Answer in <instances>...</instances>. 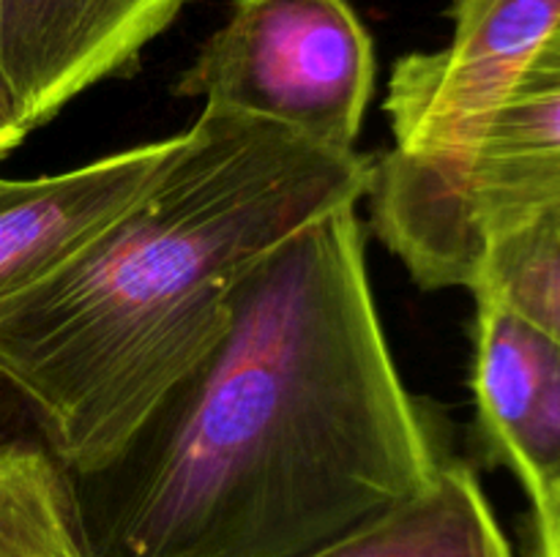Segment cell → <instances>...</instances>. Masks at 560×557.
Returning a JSON list of instances; mask_svg holds the SVG:
<instances>
[{
    "label": "cell",
    "mask_w": 560,
    "mask_h": 557,
    "mask_svg": "<svg viewBox=\"0 0 560 557\" xmlns=\"http://www.w3.org/2000/svg\"><path fill=\"white\" fill-rule=\"evenodd\" d=\"M441 49L397 60L386 115L402 156L459 151L528 60L560 31V0H457Z\"/></svg>",
    "instance_id": "cell-5"
},
{
    "label": "cell",
    "mask_w": 560,
    "mask_h": 557,
    "mask_svg": "<svg viewBox=\"0 0 560 557\" xmlns=\"http://www.w3.org/2000/svg\"><path fill=\"white\" fill-rule=\"evenodd\" d=\"M178 134L33 180L0 178V311L74 260L159 178Z\"/></svg>",
    "instance_id": "cell-7"
},
{
    "label": "cell",
    "mask_w": 560,
    "mask_h": 557,
    "mask_svg": "<svg viewBox=\"0 0 560 557\" xmlns=\"http://www.w3.org/2000/svg\"><path fill=\"white\" fill-rule=\"evenodd\" d=\"M25 424H33L31 413L22 404V399L0 380V451L11 446H20V442H33L25 435ZM36 426V424H33Z\"/></svg>",
    "instance_id": "cell-12"
},
{
    "label": "cell",
    "mask_w": 560,
    "mask_h": 557,
    "mask_svg": "<svg viewBox=\"0 0 560 557\" xmlns=\"http://www.w3.org/2000/svg\"><path fill=\"white\" fill-rule=\"evenodd\" d=\"M375 91L370 31L348 0H235L178 96L353 151Z\"/></svg>",
    "instance_id": "cell-4"
},
{
    "label": "cell",
    "mask_w": 560,
    "mask_h": 557,
    "mask_svg": "<svg viewBox=\"0 0 560 557\" xmlns=\"http://www.w3.org/2000/svg\"><path fill=\"white\" fill-rule=\"evenodd\" d=\"M375 158L202 107L159 178L74 260L0 311V380L66 475L102 467L208 353L246 273L359 208Z\"/></svg>",
    "instance_id": "cell-2"
},
{
    "label": "cell",
    "mask_w": 560,
    "mask_h": 557,
    "mask_svg": "<svg viewBox=\"0 0 560 557\" xmlns=\"http://www.w3.org/2000/svg\"><path fill=\"white\" fill-rule=\"evenodd\" d=\"M366 197L375 235L419 287L468 289L495 235L560 200V31L459 151H388Z\"/></svg>",
    "instance_id": "cell-3"
},
{
    "label": "cell",
    "mask_w": 560,
    "mask_h": 557,
    "mask_svg": "<svg viewBox=\"0 0 560 557\" xmlns=\"http://www.w3.org/2000/svg\"><path fill=\"white\" fill-rule=\"evenodd\" d=\"M0 557H85L66 475L42 440L0 451Z\"/></svg>",
    "instance_id": "cell-10"
},
{
    "label": "cell",
    "mask_w": 560,
    "mask_h": 557,
    "mask_svg": "<svg viewBox=\"0 0 560 557\" xmlns=\"http://www.w3.org/2000/svg\"><path fill=\"white\" fill-rule=\"evenodd\" d=\"M27 134H31V129L25 126V118H22L20 107L11 96L9 85L0 76V158L9 156Z\"/></svg>",
    "instance_id": "cell-13"
},
{
    "label": "cell",
    "mask_w": 560,
    "mask_h": 557,
    "mask_svg": "<svg viewBox=\"0 0 560 557\" xmlns=\"http://www.w3.org/2000/svg\"><path fill=\"white\" fill-rule=\"evenodd\" d=\"M468 289L501 300L560 339V200L495 235Z\"/></svg>",
    "instance_id": "cell-11"
},
{
    "label": "cell",
    "mask_w": 560,
    "mask_h": 557,
    "mask_svg": "<svg viewBox=\"0 0 560 557\" xmlns=\"http://www.w3.org/2000/svg\"><path fill=\"white\" fill-rule=\"evenodd\" d=\"M184 0H0V76L27 129L124 71Z\"/></svg>",
    "instance_id": "cell-6"
},
{
    "label": "cell",
    "mask_w": 560,
    "mask_h": 557,
    "mask_svg": "<svg viewBox=\"0 0 560 557\" xmlns=\"http://www.w3.org/2000/svg\"><path fill=\"white\" fill-rule=\"evenodd\" d=\"M359 208L268 251L208 353L102 467L66 475L85 557H310L430 484Z\"/></svg>",
    "instance_id": "cell-1"
},
{
    "label": "cell",
    "mask_w": 560,
    "mask_h": 557,
    "mask_svg": "<svg viewBox=\"0 0 560 557\" xmlns=\"http://www.w3.org/2000/svg\"><path fill=\"white\" fill-rule=\"evenodd\" d=\"M476 298L474 396L492 462L541 511L560 489V339L487 295Z\"/></svg>",
    "instance_id": "cell-8"
},
{
    "label": "cell",
    "mask_w": 560,
    "mask_h": 557,
    "mask_svg": "<svg viewBox=\"0 0 560 557\" xmlns=\"http://www.w3.org/2000/svg\"><path fill=\"white\" fill-rule=\"evenodd\" d=\"M536 517V544L539 557H560V489Z\"/></svg>",
    "instance_id": "cell-14"
},
{
    "label": "cell",
    "mask_w": 560,
    "mask_h": 557,
    "mask_svg": "<svg viewBox=\"0 0 560 557\" xmlns=\"http://www.w3.org/2000/svg\"><path fill=\"white\" fill-rule=\"evenodd\" d=\"M310 557H512V549L474 470L446 453L424 489Z\"/></svg>",
    "instance_id": "cell-9"
}]
</instances>
